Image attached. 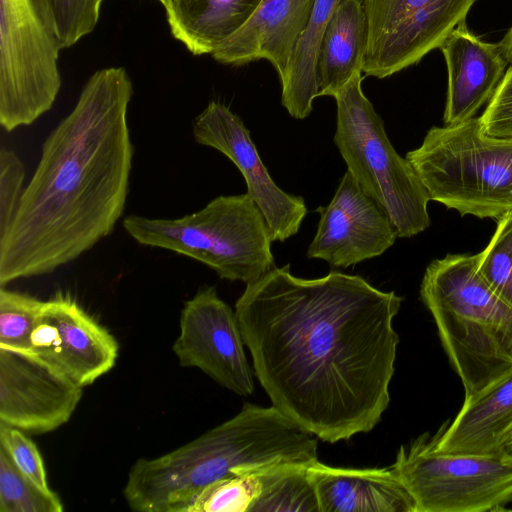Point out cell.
Segmentation results:
<instances>
[{
	"instance_id": "obj_1",
	"label": "cell",
	"mask_w": 512,
	"mask_h": 512,
	"mask_svg": "<svg viewBox=\"0 0 512 512\" xmlns=\"http://www.w3.org/2000/svg\"><path fill=\"white\" fill-rule=\"evenodd\" d=\"M290 265L246 284L235 315L272 406L328 443L371 431L390 402L403 298L358 275L299 278Z\"/></svg>"
},
{
	"instance_id": "obj_2",
	"label": "cell",
	"mask_w": 512,
	"mask_h": 512,
	"mask_svg": "<svg viewBox=\"0 0 512 512\" xmlns=\"http://www.w3.org/2000/svg\"><path fill=\"white\" fill-rule=\"evenodd\" d=\"M133 86L123 67L96 71L50 132L0 235V284L50 274L109 236L125 210L134 146Z\"/></svg>"
},
{
	"instance_id": "obj_3",
	"label": "cell",
	"mask_w": 512,
	"mask_h": 512,
	"mask_svg": "<svg viewBox=\"0 0 512 512\" xmlns=\"http://www.w3.org/2000/svg\"><path fill=\"white\" fill-rule=\"evenodd\" d=\"M476 255H446L426 268L420 296L468 397L512 368V308L476 270Z\"/></svg>"
},
{
	"instance_id": "obj_4",
	"label": "cell",
	"mask_w": 512,
	"mask_h": 512,
	"mask_svg": "<svg viewBox=\"0 0 512 512\" xmlns=\"http://www.w3.org/2000/svg\"><path fill=\"white\" fill-rule=\"evenodd\" d=\"M122 226L139 244L192 258L221 279L249 284L274 267L267 222L247 193L218 196L175 219L132 214Z\"/></svg>"
},
{
	"instance_id": "obj_5",
	"label": "cell",
	"mask_w": 512,
	"mask_h": 512,
	"mask_svg": "<svg viewBox=\"0 0 512 512\" xmlns=\"http://www.w3.org/2000/svg\"><path fill=\"white\" fill-rule=\"evenodd\" d=\"M406 158L430 200L462 216L498 220L512 212V137L487 134L479 117L432 127Z\"/></svg>"
},
{
	"instance_id": "obj_6",
	"label": "cell",
	"mask_w": 512,
	"mask_h": 512,
	"mask_svg": "<svg viewBox=\"0 0 512 512\" xmlns=\"http://www.w3.org/2000/svg\"><path fill=\"white\" fill-rule=\"evenodd\" d=\"M356 73L334 97V142L348 171L393 223L399 238L413 237L430 225L429 194L411 162L392 146L380 115L362 90Z\"/></svg>"
},
{
	"instance_id": "obj_7",
	"label": "cell",
	"mask_w": 512,
	"mask_h": 512,
	"mask_svg": "<svg viewBox=\"0 0 512 512\" xmlns=\"http://www.w3.org/2000/svg\"><path fill=\"white\" fill-rule=\"evenodd\" d=\"M62 49L45 0H0V125L29 126L61 89Z\"/></svg>"
},
{
	"instance_id": "obj_8",
	"label": "cell",
	"mask_w": 512,
	"mask_h": 512,
	"mask_svg": "<svg viewBox=\"0 0 512 512\" xmlns=\"http://www.w3.org/2000/svg\"><path fill=\"white\" fill-rule=\"evenodd\" d=\"M417 512H488L512 501V460L501 454H445L423 433L402 445L390 466Z\"/></svg>"
},
{
	"instance_id": "obj_9",
	"label": "cell",
	"mask_w": 512,
	"mask_h": 512,
	"mask_svg": "<svg viewBox=\"0 0 512 512\" xmlns=\"http://www.w3.org/2000/svg\"><path fill=\"white\" fill-rule=\"evenodd\" d=\"M476 0H363L368 43L363 72L386 78L440 48Z\"/></svg>"
},
{
	"instance_id": "obj_10",
	"label": "cell",
	"mask_w": 512,
	"mask_h": 512,
	"mask_svg": "<svg viewBox=\"0 0 512 512\" xmlns=\"http://www.w3.org/2000/svg\"><path fill=\"white\" fill-rule=\"evenodd\" d=\"M244 340L231 307L206 286L185 302L173 352L183 367H195L240 395L254 391Z\"/></svg>"
},
{
	"instance_id": "obj_11",
	"label": "cell",
	"mask_w": 512,
	"mask_h": 512,
	"mask_svg": "<svg viewBox=\"0 0 512 512\" xmlns=\"http://www.w3.org/2000/svg\"><path fill=\"white\" fill-rule=\"evenodd\" d=\"M198 144L218 150L241 172L247 194L261 210L272 241L297 234L307 214L301 196L286 193L271 178L242 119L225 104L211 101L192 122Z\"/></svg>"
},
{
	"instance_id": "obj_12",
	"label": "cell",
	"mask_w": 512,
	"mask_h": 512,
	"mask_svg": "<svg viewBox=\"0 0 512 512\" xmlns=\"http://www.w3.org/2000/svg\"><path fill=\"white\" fill-rule=\"evenodd\" d=\"M83 387L33 352L0 348V423L31 434L67 423Z\"/></svg>"
},
{
	"instance_id": "obj_13",
	"label": "cell",
	"mask_w": 512,
	"mask_h": 512,
	"mask_svg": "<svg viewBox=\"0 0 512 512\" xmlns=\"http://www.w3.org/2000/svg\"><path fill=\"white\" fill-rule=\"evenodd\" d=\"M31 344L33 353L82 387L109 372L119 351L114 336L73 298L61 293L43 301Z\"/></svg>"
},
{
	"instance_id": "obj_14",
	"label": "cell",
	"mask_w": 512,
	"mask_h": 512,
	"mask_svg": "<svg viewBox=\"0 0 512 512\" xmlns=\"http://www.w3.org/2000/svg\"><path fill=\"white\" fill-rule=\"evenodd\" d=\"M320 220L307 257L347 268L383 254L395 242L396 229L388 215L361 189L347 170L327 206L318 207Z\"/></svg>"
},
{
	"instance_id": "obj_15",
	"label": "cell",
	"mask_w": 512,
	"mask_h": 512,
	"mask_svg": "<svg viewBox=\"0 0 512 512\" xmlns=\"http://www.w3.org/2000/svg\"><path fill=\"white\" fill-rule=\"evenodd\" d=\"M315 0H261L249 20L212 54L221 64L268 61L281 79Z\"/></svg>"
},
{
	"instance_id": "obj_16",
	"label": "cell",
	"mask_w": 512,
	"mask_h": 512,
	"mask_svg": "<svg viewBox=\"0 0 512 512\" xmlns=\"http://www.w3.org/2000/svg\"><path fill=\"white\" fill-rule=\"evenodd\" d=\"M448 73L443 121L455 125L475 116L493 96L508 63L500 44L484 42L460 23L441 45Z\"/></svg>"
},
{
	"instance_id": "obj_17",
	"label": "cell",
	"mask_w": 512,
	"mask_h": 512,
	"mask_svg": "<svg viewBox=\"0 0 512 512\" xmlns=\"http://www.w3.org/2000/svg\"><path fill=\"white\" fill-rule=\"evenodd\" d=\"M319 512H417L414 498L390 467H308Z\"/></svg>"
},
{
	"instance_id": "obj_18",
	"label": "cell",
	"mask_w": 512,
	"mask_h": 512,
	"mask_svg": "<svg viewBox=\"0 0 512 512\" xmlns=\"http://www.w3.org/2000/svg\"><path fill=\"white\" fill-rule=\"evenodd\" d=\"M512 428V368L480 391L464 397L461 409L434 437L445 454H497Z\"/></svg>"
},
{
	"instance_id": "obj_19",
	"label": "cell",
	"mask_w": 512,
	"mask_h": 512,
	"mask_svg": "<svg viewBox=\"0 0 512 512\" xmlns=\"http://www.w3.org/2000/svg\"><path fill=\"white\" fill-rule=\"evenodd\" d=\"M261 0H164L171 34L195 56L212 54L249 20Z\"/></svg>"
},
{
	"instance_id": "obj_20",
	"label": "cell",
	"mask_w": 512,
	"mask_h": 512,
	"mask_svg": "<svg viewBox=\"0 0 512 512\" xmlns=\"http://www.w3.org/2000/svg\"><path fill=\"white\" fill-rule=\"evenodd\" d=\"M367 43L368 20L363 0H342L318 52V97L334 98L356 73L363 72Z\"/></svg>"
},
{
	"instance_id": "obj_21",
	"label": "cell",
	"mask_w": 512,
	"mask_h": 512,
	"mask_svg": "<svg viewBox=\"0 0 512 512\" xmlns=\"http://www.w3.org/2000/svg\"><path fill=\"white\" fill-rule=\"evenodd\" d=\"M342 0H315L307 25L280 79L281 103L295 119L308 117L318 97L316 64L326 28Z\"/></svg>"
},
{
	"instance_id": "obj_22",
	"label": "cell",
	"mask_w": 512,
	"mask_h": 512,
	"mask_svg": "<svg viewBox=\"0 0 512 512\" xmlns=\"http://www.w3.org/2000/svg\"><path fill=\"white\" fill-rule=\"evenodd\" d=\"M309 466L282 463L258 467L262 492L252 512H319Z\"/></svg>"
},
{
	"instance_id": "obj_23",
	"label": "cell",
	"mask_w": 512,
	"mask_h": 512,
	"mask_svg": "<svg viewBox=\"0 0 512 512\" xmlns=\"http://www.w3.org/2000/svg\"><path fill=\"white\" fill-rule=\"evenodd\" d=\"M261 492L258 467L241 469L205 487L187 512H252Z\"/></svg>"
},
{
	"instance_id": "obj_24",
	"label": "cell",
	"mask_w": 512,
	"mask_h": 512,
	"mask_svg": "<svg viewBox=\"0 0 512 512\" xmlns=\"http://www.w3.org/2000/svg\"><path fill=\"white\" fill-rule=\"evenodd\" d=\"M52 490H44L22 473L0 447V512H62Z\"/></svg>"
},
{
	"instance_id": "obj_25",
	"label": "cell",
	"mask_w": 512,
	"mask_h": 512,
	"mask_svg": "<svg viewBox=\"0 0 512 512\" xmlns=\"http://www.w3.org/2000/svg\"><path fill=\"white\" fill-rule=\"evenodd\" d=\"M476 256L478 274L512 308V212L497 220L490 242Z\"/></svg>"
},
{
	"instance_id": "obj_26",
	"label": "cell",
	"mask_w": 512,
	"mask_h": 512,
	"mask_svg": "<svg viewBox=\"0 0 512 512\" xmlns=\"http://www.w3.org/2000/svg\"><path fill=\"white\" fill-rule=\"evenodd\" d=\"M43 301L27 294L0 290V348L32 352L31 336Z\"/></svg>"
},
{
	"instance_id": "obj_27",
	"label": "cell",
	"mask_w": 512,
	"mask_h": 512,
	"mask_svg": "<svg viewBox=\"0 0 512 512\" xmlns=\"http://www.w3.org/2000/svg\"><path fill=\"white\" fill-rule=\"evenodd\" d=\"M62 49L91 33L99 19L103 0H45Z\"/></svg>"
},
{
	"instance_id": "obj_28",
	"label": "cell",
	"mask_w": 512,
	"mask_h": 512,
	"mask_svg": "<svg viewBox=\"0 0 512 512\" xmlns=\"http://www.w3.org/2000/svg\"><path fill=\"white\" fill-rule=\"evenodd\" d=\"M25 433L18 428L0 423V447L22 473L42 489L51 490L38 447Z\"/></svg>"
},
{
	"instance_id": "obj_29",
	"label": "cell",
	"mask_w": 512,
	"mask_h": 512,
	"mask_svg": "<svg viewBox=\"0 0 512 512\" xmlns=\"http://www.w3.org/2000/svg\"><path fill=\"white\" fill-rule=\"evenodd\" d=\"M25 167L11 149H0V235L10 225L24 192Z\"/></svg>"
},
{
	"instance_id": "obj_30",
	"label": "cell",
	"mask_w": 512,
	"mask_h": 512,
	"mask_svg": "<svg viewBox=\"0 0 512 512\" xmlns=\"http://www.w3.org/2000/svg\"><path fill=\"white\" fill-rule=\"evenodd\" d=\"M479 118L487 134L512 137V65L505 72Z\"/></svg>"
},
{
	"instance_id": "obj_31",
	"label": "cell",
	"mask_w": 512,
	"mask_h": 512,
	"mask_svg": "<svg viewBox=\"0 0 512 512\" xmlns=\"http://www.w3.org/2000/svg\"><path fill=\"white\" fill-rule=\"evenodd\" d=\"M497 454L512 460V428L501 439L497 448Z\"/></svg>"
},
{
	"instance_id": "obj_32",
	"label": "cell",
	"mask_w": 512,
	"mask_h": 512,
	"mask_svg": "<svg viewBox=\"0 0 512 512\" xmlns=\"http://www.w3.org/2000/svg\"><path fill=\"white\" fill-rule=\"evenodd\" d=\"M499 44L507 62L512 65V27Z\"/></svg>"
},
{
	"instance_id": "obj_33",
	"label": "cell",
	"mask_w": 512,
	"mask_h": 512,
	"mask_svg": "<svg viewBox=\"0 0 512 512\" xmlns=\"http://www.w3.org/2000/svg\"><path fill=\"white\" fill-rule=\"evenodd\" d=\"M161 4H163L164 0H158Z\"/></svg>"
}]
</instances>
